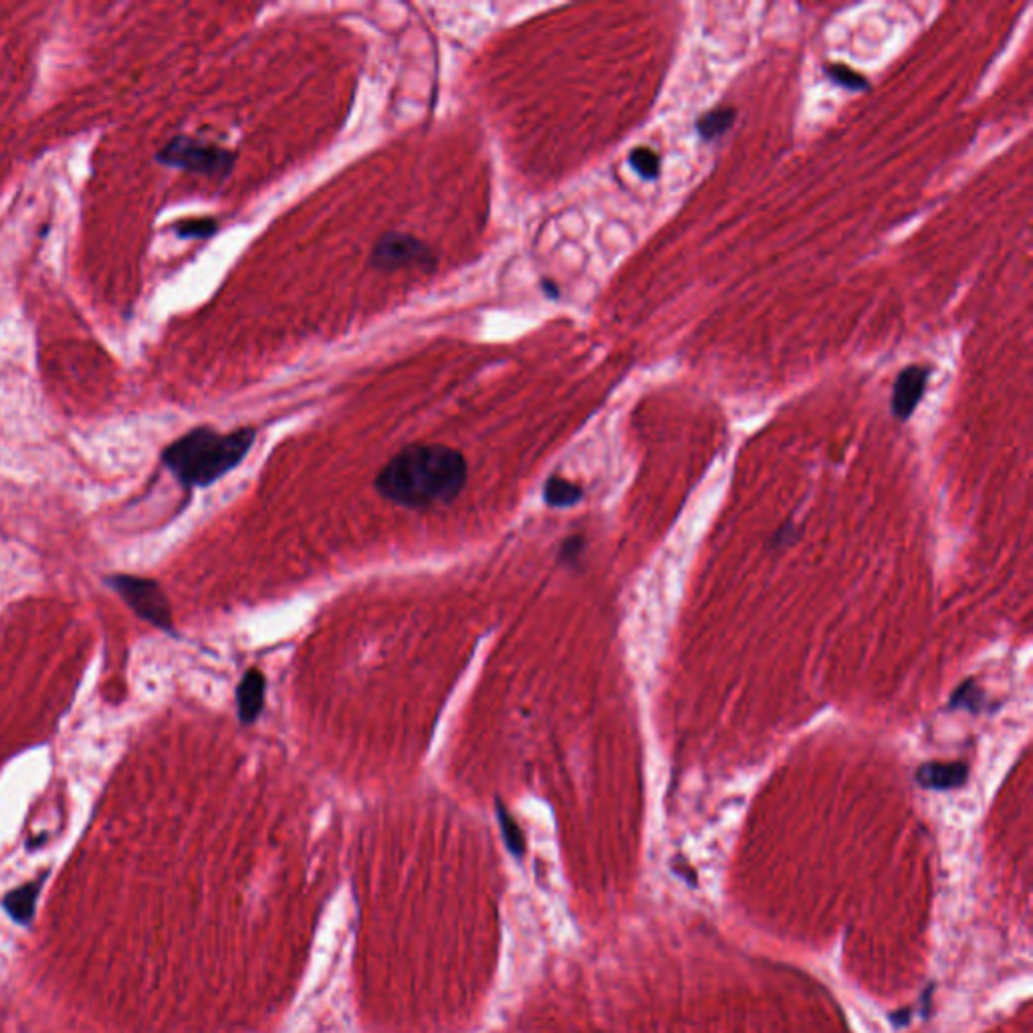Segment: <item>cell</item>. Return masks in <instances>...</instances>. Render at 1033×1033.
<instances>
[{"label": "cell", "instance_id": "cell-11", "mask_svg": "<svg viewBox=\"0 0 1033 1033\" xmlns=\"http://www.w3.org/2000/svg\"><path fill=\"white\" fill-rule=\"evenodd\" d=\"M735 109L731 107H719V109H713L709 111L707 116H703L697 124V130L701 134L703 140H715L719 136H723L735 122Z\"/></svg>", "mask_w": 1033, "mask_h": 1033}, {"label": "cell", "instance_id": "cell-12", "mask_svg": "<svg viewBox=\"0 0 1033 1033\" xmlns=\"http://www.w3.org/2000/svg\"><path fill=\"white\" fill-rule=\"evenodd\" d=\"M497 820H499V826H501V832H503V838H505V844H507V850L515 856V858H521L525 854V836L519 828V824L513 820V816L509 814V810L503 806V801L497 799Z\"/></svg>", "mask_w": 1033, "mask_h": 1033}, {"label": "cell", "instance_id": "cell-14", "mask_svg": "<svg viewBox=\"0 0 1033 1033\" xmlns=\"http://www.w3.org/2000/svg\"><path fill=\"white\" fill-rule=\"evenodd\" d=\"M951 709H965L969 713H981L985 709V695L973 680H967L953 693Z\"/></svg>", "mask_w": 1033, "mask_h": 1033}, {"label": "cell", "instance_id": "cell-1", "mask_svg": "<svg viewBox=\"0 0 1033 1033\" xmlns=\"http://www.w3.org/2000/svg\"><path fill=\"white\" fill-rule=\"evenodd\" d=\"M469 465L463 452L446 444H408L376 477L378 493L406 509L452 503L463 493Z\"/></svg>", "mask_w": 1033, "mask_h": 1033}, {"label": "cell", "instance_id": "cell-2", "mask_svg": "<svg viewBox=\"0 0 1033 1033\" xmlns=\"http://www.w3.org/2000/svg\"><path fill=\"white\" fill-rule=\"evenodd\" d=\"M255 428L218 432L198 426L170 442L162 450V465L184 489H204L235 471L251 452Z\"/></svg>", "mask_w": 1033, "mask_h": 1033}, {"label": "cell", "instance_id": "cell-6", "mask_svg": "<svg viewBox=\"0 0 1033 1033\" xmlns=\"http://www.w3.org/2000/svg\"><path fill=\"white\" fill-rule=\"evenodd\" d=\"M931 372L921 366H910L900 372L892 392V412L900 420H908L918 402L925 396Z\"/></svg>", "mask_w": 1033, "mask_h": 1033}, {"label": "cell", "instance_id": "cell-9", "mask_svg": "<svg viewBox=\"0 0 1033 1033\" xmlns=\"http://www.w3.org/2000/svg\"><path fill=\"white\" fill-rule=\"evenodd\" d=\"M43 880L45 876H41L39 880L35 882H27L25 886L9 892L3 900V906L5 910L15 918L17 923H29L33 914H35V902L39 898V892H41V886H43Z\"/></svg>", "mask_w": 1033, "mask_h": 1033}, {"label": "cell", "instance_id": "cell-7", "mask_svg": "<svg viewBox=\"0 0 1033 1033\" xmlns=\"http://www.w3.org/2000/svg\"><path fill=\"white\" fill-rule=\"evenodd\" d=\"M265 707V676L249 670L237 686V713L243 725H253Z\"/></svg>", "mask_w": 1033, "mask_h": 1033}, {"label": "cell", "instance_id": "cell-4", "mask_svg": "<svg viewBox=\"0 0 1033 1033\" xmlns=\"http://www.w3.org/2000/svg\"><path fill=\"white\" fill-rule=\"evenodd\" d=\"M105 584L124 600V604L140 620L176 636L170 600L156 580L134 576V573H111V576L105 578Z\"/></svg>", "mask_w": 1033, "mask_h": 1033}, {"label": "cell", "instance_id": "cell-8", "mask_svg": "<svg viewBox=\"0 0 1033 1033\" xmlns=\"http://www.w3.org/2000/svg\"><path fill=\"white\" fill-rule=\"evenodd\" d=\"M969 769L965 763H925L916 771V783L925 789L947 791L965 785Z\"/></svg>", "mask_w": 1033, "mask_h": 1033}, {"label": "cell", "instance_id": "cell-13", "mask_svg": "<svg viewBox=\"0 0 1033 1033\" xmlns=\"http://www.w3.org/2000/svg\"><path fill=\"white\" fill-rule=\"evenodd\" d=\"M172 231L184 241H206L218 233V222L214 218H188L176 222Z\"/></svg>", "mask_w": 1033, "mask_h": 1033}, {"label": "cell", "instance_id": "cell-17", "mask_svg": "<svg viewBox=\"0 0 1033 1033\" xmlns=\"http://www.w3.org/2000/svg\"><path fill=\"white\" fill-rule=\"evenodd\" d=\"M584 545H586V543H584V539H582V537H569V539H565V543H563V547H561V553H559V555H561V559H563V561H569V563H571V561H576V559L582 555Z\"/></svg>", "mask_w": 1033, "mask_h": 1033}, {"label": "cell", "instance_id": "cell-15", "mask_svg": "<svg viewBox=\"0 0 1033 1033\" xmlns=\"http://www.w3.org/2000/svg\"><path fill=\"white\" fill-rule=\"evenodd\" d=\"M630 166L634 168V172L646 180H656L658 174H660V158L654 150L650 148H634L630 152Z\"/></svg>", "mask_w": 1033, "mask_h": 1033}, {"label": "cell", "instance_id": "cell-16", "mask_svg": "<svg viewBox=\"0 0 1033 1033\" xmlns=\"http://www.w3.org/2000/svg\"><path fill=\"white\" fill-rule=\"evenodd\" d=\"M826 73L832 81H836L838 85L852 89V91H864L870 87L866 77H862L860 73H856L854 69H850L846 65H830V67H826Z\"/></svg>", "mask_w": 1033, "mask_h": 1033}, {"label": "cell", "instance_id": "cell-10", "mask_svg": "<svg viewBox=\"0 0 1033 1033\" xmlns=\"http://www.w3.org/2000/svg\"><path fill=\"white\" fill-rule=\"evenodd\" d=\"M582 497H584V491L578 485H573L571 481H565L561 477H549L543 487L545 503L555 509L573 507L582 501Z\"/></svg>", "mask_w": 1033, "mask_h": 1033}, {"label": "cell", "instance_id": "cell-3", "mask_svg": "<svg viewBox=\"0 0 1033 1033\" xmlns=\"http://www.w3.org/2000/svg\"><path fill=\"white\" fill-rule=\"evenodd\" d=\"M235 160L237 154L231 150L182 134L168 140L156 154V162L166 168L184 170L206 178H226L233 172Z\"/></svg>", "mask_w": 1033, "mask_h": 1033}, {"label": "cell", "instance_id": "cell-5", "mask_svg": "<svg viewBox=\"0 0 1033 1033\" xmlns=\"http://www.w3.org/2000/svg\"><path fill=\"white\" fill-rule=\"evenodd\" d=\"M370 265L378 271L392 273L400 269H420L432 271L436 265V257L432 249L408 233L390 231L378 239L372 249Z\"/></svg>", "mask_w": 1033, "mask_h": 1033}]
</instances>
